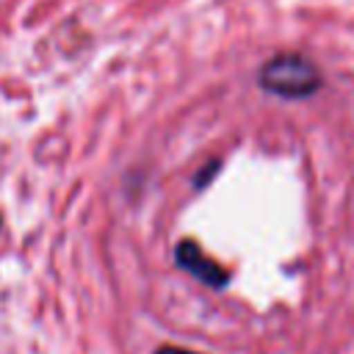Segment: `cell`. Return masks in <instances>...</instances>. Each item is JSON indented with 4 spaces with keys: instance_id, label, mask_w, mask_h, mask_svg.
<instances>
[{
    "instance_id": "obj_1",
    "label": "cell",
    "mask_w": 354,
    "mask_h": 354,
    "mask_svg": "<svg viewBox=\"0 0 354 354\" xmlns=\"http://www.w3.org/2000/svg\"><path fill=\"white\" fill-rule=\"evenodd\" d=\"M260 86L268 94L277 97H288V100H301L310 97L321 88V69L315 66V61H310L301 53H279L274 58H268L257 75Z\"/></svg>"
},
{
    "instance_id": "obj_2",
    "label": "cell",
    "mask_w": 354,
    "mask_h": 354,
    "mask_svg": "<svg viewBox=\"0 0 354 354\" xmlns=\"http://www.w3.org/2000/svg\"><path fill=\"white\" fill-rule=\"evenodd\" d=\"M174 260H177V266H180L183 271L194 274L199 282H205V285H210V288H224V285L230 282V274H227L218 263H213V260L199 249V243L191 241V238H185V241L177 243Z\"/></svg>"
},
{
    "instance_id": "obj_3",
    "label": "cell",
    "mask_w": 354,
    "mask_h": 354,
    "mask_svg": "<svg viewBox=\"0 0 354 354\" xmlns=\"http://www.w3.org/2000/svg\"><path fill=\"white\" fill-rule=\"evenodd\" d=\"M155 354H196V351H188V348H177V346H160V348H155Z\"/></svg>"
}]
</instances>
